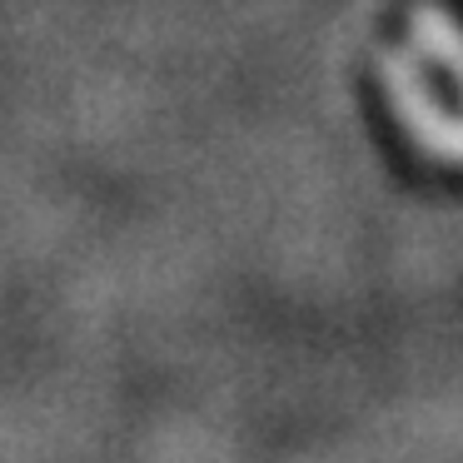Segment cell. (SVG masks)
Returning <instances> with one entry per match:
<instances>
[{
  "label": "cell",
  "mask_w": 463,
  "mask_h": 463,
  "mask_svg": "<svg viewBox=\"0 0 463 463\" xmlns=\"http://www.w3.org/2000/svg\"><path fill=\"white\" fill-rule=\"evenodd\" d=\"M383 85H389V100H393V110H399L403 130H409L429 155L463 165V120H458V115H449L429 95V85H423L413 55H403V51L383 55Z\"/></svg>",
  "instance_id": "cell-1"
},
{
  "label": "cell",
  "mask_w": 463,
  "mask_h": 463,
  "mask_svg": "<svg viewBox=\"0 0 463 463\" xmlns=\"http://www.w3.org/2000/svg\"><path fill=\"white\" fill-rule=\"evenodd\" d=\"M409 35L463 85V25L443 5H413L409 11Z\"/></svg>",
  "instance_id": "cell-2"
}]
</instances>
